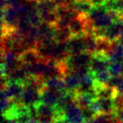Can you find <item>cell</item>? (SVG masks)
Segmentation results:
<instances>
[{
    "mask_svg": "<svg viewBox=\"0 0 123 123\" xmlns=\"http://www.w3.org/2000/svg\"><path fill=\"white\" fill-rule=\"evenodd\" d=\"M91 59H92V54L86 51L80 54L69 56L66 60V64L68 66L69 71H71L83 68H89Z\"/></svg>",
    "mask_w": 123,
    "mask_h": 123,
    "instance_id": "cell-1",
    "label": "cell"
},
{
    "mask_svg": "<svg viewBox=\"0 0 123 123\" xmlns=\"http://www.w3.org/2000/svg\"><path fill=\"white\" fill-rule=\"evenodd\" d=\"M64 113H65L66 120L69 123L86 122L84 113H83V109L77 104L75 100H73L66 106Z\"/></svg>",
    "mask_w": 123,
    "mask_h": 123,
    "instance_id": "cell-2",
    "label": "cell"
},
{
    "mask_svg": "<svg viewBox=\"0 0 123 123\" xmlns=\"http://www.w3.org/2000/svg\"><path fill=\"white\" fill-rule=\"evenodd\" d=\"M111 64L108 56L105 53L97 52L92 55V59L89 65V70L91 73L104 71L109 69V66Z\"/></svg>",
    "mask_w": 123,
    "mask_h": 123,
    "instance_id": "cell-3",
    "label": "cell"
},
{
    "mask_svg": "<svg viewBox=\"0 0 123 123\" xmlns=\"http://www.w3.org/2000/svg\"><path fill=\"white\" fill-rule=\"evenodd\" d=\"M67 91H58L54 89H49L43 86L41 91V103L53 106L57 105L59 100L61 99Z\"/></svg>",
    "mask_w": 123,
    "mask_h": 123,
    "instance_id": "cell-4",
    "label": "cell"
},
{
    "mask_svg": "<svg viewBox=\"0 0 123 123\" xmlns=\"http://www.w3.org/2000/svg\"><path fill=\"white\" fill-rule=\"evenodd\" d=\"M2 55V62L1 65H3L6 68L10 73L12 70L22 66L20 61L19 54L14 51H1Z\"/></svg>",
    "mask_w": 123,
    "mask_h": 123,
    "instance_id": "cell-5",
    "label": "cell"
},
{
    "mask_svg": "<svg viewBox=\"0 0 123 123\" xmlns=\"http://www.w3.org/2000/svg\"><path fill=\"white\" fill-rule=\"evenodd\" d=\"M2 87L6 89L8 95L14 101L19 102L24 92V83L17 81H6L2 83Z\"/></svg>",
    "mask_w": 123,
    "mask_h": 123,
    "instance_id": "cell-6",
    "label": "cell"
},
{
    "mask_svg": "<svg viewBox=\"0 0 123 123\" xmlns=\"http://www.w3.org/2000/svg\"><path fill=\"white\" fill-rule=\"evenodd\" d=\"M67 49H68L69 56L80 54V53H83V52H86L84 36L72 37L71 39L67 42Z\"/></svg>",
    "mask_w": 123,
    "mask_h": 123,
    "instance_id": "cell-7",
    "label": "cell"
},
{
    "mask_svg": "<svg viewBox=\"0 0 123 123\" xmlns=\"http://www.w3.org/2000/svg\"><path fill=\"white\" fill-rule=\"evenodd\" d=\"M96 94L94 92H75V101L77 103L83 110L87 109L90 107L96 100Z\"/></svg>",
    "mask_w": 123,
    "mask_h": 123,
    "instance_id": "cell-8",
    "label": "cell"
},
{
    "mask_svg": "<svg viewBox=\"0 0 123 123\" xmlns=\"http://www.w3.org/2000/svg\"><path fill=\"white\" fill-rule=\"evenodd\" d=\"M20 61L22 65H31V64H35L37 62L41 61L43 58H41L39 52L36 49H28L24 52H22L20 55Z\"/></svg>",
    "mask_w": 123,
    "mask_h": 123,
    "instance_id": "cell-9",
    "label": "cell"
},
{
    "mask_svg": "<svg viewBox=\"0 0 123 123\" xmlns=\"http://www.w3.org/2000/svg\"><path fill=\"white\" fill-rule=\"evenodd\" d=\"M80 79L81 78L74 72L68 71V73L64 76L66 91L71 93L78 92L80 87Z\"/></svg>",
    "mask_w": 123,
    "mask_h": 123,
    "instance_id": "cell-10",
    "label": "cell"
},
{
    "mask_svg": "<svg viewBox=\"0 0 123 123\" xmlns=\"http://www.w3.org/2000/svg\"><path fill=\"white\" fill-rule=\"evenodd\" d=\"M106 55L108 56L111 62L121 63L123 61V44L119 41H113Z\"/></svg>",
    "mask_w": 123,
    "mask_h": 123,
    "instance_id": "cell-11",
    "label": "cell"
},
{
    "mask_svg": "<svg viewBox=\"0 0 123 123\" xmlns=\"http://www.w3.org/2000/svg\"><path fill=\"white\" fill-rule=\"evenodd\" d=\"M96 102L99 105L102 114H108V115L114 114V115H117L114 99L105 98V97H97Z\"/></svg>",
    "mask_w": 123,
    "mask_h": 123,
    "instance_id": "cell-12",
    "label": "cell"
},
{
    "mask_svg": "<svg viewBox=\"0 0 123 123\" xmlns=\"http://www.w3.org/2000/svg\"><path fill=\"white\" fill-rule=\"evenodd\" d=\"M34 108L37 117H46V118L54 119L55 120H57V112L53 106L40 103L36 106H34Z\"/></svg>",
    "mask_w": 123,
    "mask_h": 123,
    "instance_id": "cell-13",
    "label": "cell"
},
{
    "mask_svg": "<svg viewBox=\"0 0 123 123\" xmlns=\"http://www.w3.org/2000/svg\"><path fill=\"white\" fill-rule=\"evenodd\" d=\"M86 51L90 54H95L98 52V38L92 33H87L84 36Z\"/></svg>",
    "mask_w": 123,
    "mask_h": 123,
    "instance_id": "cell-14",
    "label": "cell"
},
{
    "mask_svg": "<svg viewBox=\"0 0 123 123\" xmlns=\"http://www.w3.org/2000/svg\"><path fill=\"white\" fill-rule=\"evenodd\" d=\"M94 79L92 76V73L89 72L86 75H83L80 79V92H93L94 88Z\"/></svg>",
    "mask_w": 123,
    "mask_h": 123,
    "instance_id": "cell-15",
    "label": "cell"
},
{
    "mask_svg": "<svg viewBox=\"0 0 123 123\" xmlns=\"http://www.w3.org/2000/svg\"><path fill=\"white\" fill-rule=\"evenodd\" d=\"M72 38V33L68 27H58L55 28V41L57 42L67 43Z\"/></svg>",
    "mask_w": 123,
    "mask_h": 123,
    "instance_id": "cell-16",
    "label": "cell"
},
{
    "mask_svg": "<svg viewBox=\"0 0 123 123\" xmlns=\"http://www.w3.org/2000/svg\"><path fill=\"white\" fill-rule=\"evenodd\" d=\"M43 86L49 89L58 90V91H66L64 78L62 77H53V78L46 79L43 82Z\"/></svg>",
    "mask_w": 123,
    "mask_h": 123,
    "instance_id": "cell-17",
    "label": "cell"
},
{
    "mask_svg": "<svg viewBox=\"0 0 123 123\" xmlns=\"http://www.w3.org/2000/svg\"><path fill=\"white\" fill-rule=\"evenodd\" d=\"M95 84L101 85V86H106L108 85L110 79L111 78V75L110 74L109 70L97 72V73H92Z\"/></svg>",
    "mask_w": 123,
    "mask_h": 123,
    "instance_id": "cell-18",
    "label": "cell"
},
{
    "mask_svg": "<svg viewBox=\"0 0 123 123\" xmlns=\"http://www.w3.org/2000/svg\"><path fill=\"white\" fill-rule=\"evenodd\" d=\"M104 7L108 11L120 14L123 12V0H108Z\"/></svg>",
    "mask_w": 123,
    "mask_h": 123,
    "instance_id": "cell-19",
    "label": "cell"
},
{
    "mask_svg": "<svg viewBox=\"0 0 123 123\" xmlns=\"http://www.w3.org/2000/svg\"><path fill=\"white\" fill-rule=\"evenodd\" d=\"M109 72L111 76H120L121 75V63L120 62H111L109 66Z\"/></svg>",
    "mask_w": 123,
    "mask_h": 123,
    "instance_id": "cell-20",
    "label": "cell"
},
{
    "mask_svg": "<svg viewBox=\"0 0 123 123\" xmlns=\"http://www.w3.org/2000/svg\"><path fill=\"white\" fill-rule=\"evenodd\" d=\"M24 0H7V7H11L18 10Z\"/></svg>",
    "mask_w": 123,
    "mask_h": 123,
    "instance_id": "cell-21",
    "label": "cell"
},
{
    "mask_svg": "<svg viewBox=\"0 0 123 123\" xmlns=\"http://www.w3.org/2000/svg\"><path fill=\"white\" fill-rule=\"evenodd\" d=\"M114 89H115V91H116L117 95L123 96V76H122V78L120 79L119 85L116 86V88H114Z\"/></svg>",
    "mask_w": 123,
    "mask_h": 123,
    "instance_id": "cell-22",
    "label": "cell"
},
{
    "mask_svg": "<svg viewBox=\"0 0 123 123\" xmlns=\"http://www.w3.org/2000/svg\"><path fill=\"white\" fill-rule=\"evenodd\" d=\"M93 6H104L108 0H89Z\"/></svg>",
    "mask_w": 123,
    "mask_h": 123,
    "instance_id": "cell-23",
    "label": "cell"
},
{
    "mask_svg": "<svg viewBox=\"0 0 123 123\" xmlns=\"http://www.w3.org/2000/svg\"><path fill=\"white\" fill-rule=\"evenodd\" d=\"M54 123H69L66 119H60V120H55Z\"/></svg>",
    "mask_w": 123,
    "mask_h": 123,
    "instance_id": "cell-24",
    "label": "cell"
},
{
    "mask_svg": "<svg viewBox=\"0 0 123 123\" xmlns=\"http://www.w3.org/2000/svg\"><path fill=\"white\" fill-rule=\"evenodd\" d=\"M119 41H120V42L121 43V44H123V31H122V32H121V34H120V36Z\"/></svg>",
    "mask_w": 123,
    "mask_h": 123,
    "instance_id": "cell-25",
    "label": "cell"
},
{
    "mask_svg": "<svg viewBox=\"0 0 123 123\" xmlns=\"http://www.w3.org/2000/svg\"><path fill=\"white\" fill-rule=\"evenodd\" d=\"M8 123H21V122H19V121L16 120H9Z\"/></svg>",
    "mask_w": 123,
    "mask_h": 123,
    "instance_id": "cell-26",
    "label": "cell"
},
{
    "mask_svg": "<svg viewBox=\"0 0 123 123\" xmlns=\"http://www.w3.org/2000/svg\"><path fill=\"white\" fill-rule=\"evenodd\" d=\"M121 68H122V70H121V75L123 76V61L121 62Z\"/></svg>",
    "mask_w": 123,
    "mask_h": 123,
    "instance_id": "cell-27",
    "label": "cell"
},
{
    "mask_svg": "<svg viewBox=\"0 0 123 123\" xmlns=\"http://www.w3.org/2000/svg\"><path fill=\"white\" fill-rule=\"evenodd\" d=\"M37 2H41V1H44V0H36Z\"/></svg>",
    "mask_w": 123,
    "mask_h": 123,
    "instance_id": "cell-28",
    "label": "cell"
},
{
    "mask_svg": "<svg viewBox=\"0 0 123 123\" xmlns=\"http://www.w3.org/2000/svg\"><path fill=\"white\" fill-rule=\"evenodd\" d=\"M31 1H36V0H31Z\"/></svg>",
    "mask_w": 123,
    "mask_h": 123,
    "instance_id": "cell-29",
    "label": "cell"
},
{
    "mask_svg": "<svg viewBox=\"0 0 123 123\" xmlns=\"http://www.w3.org/2000/svg\"><path fill=\"white\" fill-rule=\"evenodd\" d=\"M81 123H86V122H81Z\"/></svg>",
    "mask_w": 123,
    "mask_h": 123,
    "instance_id": "cell-30",
    "label": "cell"
}]
</instances>
